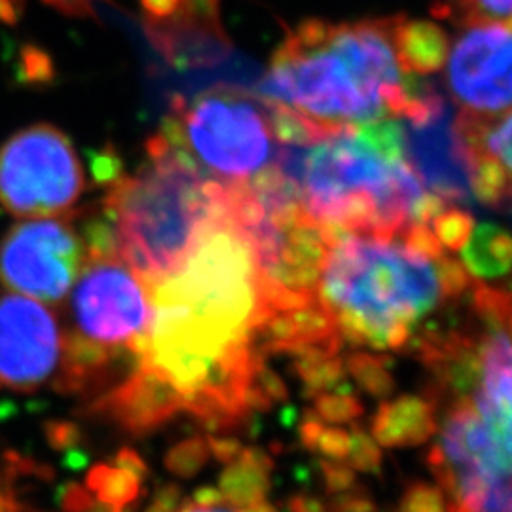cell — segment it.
<instances>
[{"mask_svg":"<svg viewBox=\"0 0 512 512\" xmlns=\"http://www.w3.org/2000/svg\"><path fill=\"white\" fill-rule=\"evenodd\" d=\"M162 133L209 179L232 186L272 167L279 148L268 103L232 86L177 97Z\"/></svg>","mask_w":512,"mask_h":512,"instance_id":"obj_6","label":"cell"},{"mask_svg":"<svg viewBox=\"0 0 512 512\" xmlns=\"http://www.w3.org/2000/svg\"><path fill=\"white\" fill-rule=\"evenodd\" d=\"M287 507L291 512H329V507L319 497L308 494L293 495L287 501Z\"/></svg>","mask_w":512,"mask_h":512,"instance_id":"obj_40","label":"cell"},{"mask_svg":"<svg viewBox=\"0 0 512 512\" xmlns=\"http://www.w3.org/2000/svg\"><path fill=\"white\" fill-rule=\"evenodd\" d=\"M65 338L54 313L27 296H0V385L33 391L61 365Z\"/></svg>","mask_w":512,"mask_h":512,"instance_id":"obj_13","label":"cell"},{"mask_svg":"<svg viewBox=\"0 0 512 512\" xmlns=\"http://www.w3.org/2000/svg\"><path fill=\"white\" fill-rule=\"evenodd\" d=\"M209 458L211 452L207 446V439L196 437L175 444L165 456V467L173 475L190 478L202 471Z\"/></svg>","mask_w":512,"mask_h":512,"instance_id":"obj_24","label":"cell"},{"mask_svg":"<svg viewBox=\"0 0 512 512\" xmlns=\"http://www.w3.org/2000/svg\"><path fill=\"white\" fill-rule=\"evenodd\" d=\"M219 4L220 0H183L179 18L150 31L169 37L224 38L220 31Z\"/></svg>","mask_w":512,"mask_h":512,"instance_id":"obj_20","label":"cell"},{"mask_svg":"<svg viewBox=\"0 0 512 512\" xmlns=\"http://www.w3.org/2000/svg\"><path fill=\"white\" fill-rule=\"evenodd\" d=\"M192 501L198 503V505H219V503H224L219 488H200L192 497Z\"/></svg>","mask_w":512,"mask_h":512,"instance_id":"obj_41","label":"cell"},{"mask_svg":"<svg viewBox=\"0 0 512 512\" xmlns=\"http://www.w3.org/2000/svg\"><path fill=\"white\" fill-rule=\"evenodd\" d=\"M274 461L262 448H243L238 459L220 475L219 490L226 505L245 509L266 499Z\"/></svg>","mask_w":512,"mask_h":512,"instance_id":"obj_18","label":"cell"},{"mask_svg":"<svg viewBox=\"0 0 512 512\" xmlns=\"http://www.w3.org/2000/svg\"><path fill=\"white\" fill-rule=\"evenodd\" d=\"M86 463H88V459H86V456H84L80 450H71V452L67 454V461H65V465H67L69 469H73V471L84 469Z\"/></svg>","mask_w":512,"mask_h":512,"instance_id":"obj_43","label":"cell"},{"mask_svg":"<svg viewBox=\"0 0 512 512\" xmlns=\"http://www.w3.org/2000/svg\"><path fill=\"white\" fill-rule=\"evenodd\" d=\"M181 488L175 484H164L152 499L145 512H179L181 505Z\"/></svg>","mask_w":512,"mask_h":512,"instance_id":"obj_36","label":"cell"},{"mask_svg":"<svg viewBox=\"0 0 512 512\" xmlns=\"http://www.w3.org/2000/svg\"><path fill=\"white\" fill-rule=\"evenodd\" d=\"M76 279L71 298L76 334L135 357L152 321L147 283L116 251L88 253Z\"/></svg>","mask_w":512,"mask_h":512,"instance_id":"obj_9","label":"cell"},{"mask_svg":"<svg viewBox=\"0 0 512 512\" xmlns=\"http://www.w3.org/2000/svg\"><path fill=\"white\" fill-rule=\"evenodd\" d=\"M315 414L330 423H348L363 414V406L349 389L338 387L315 397Z\"/></svg>","mask_w":512,"mask_h":512,"instance_id":"obj_25","label":"cell"},{"mask_svg":"<svg viewBox=\"0 0 512 512\" xmlns=\"http://www.w3.org/2000/svg\"><path fill=\"white\" fill-rule=\"evenodd\" d=\"M239 512H279L275 509L274 505H270V503H266V499L264 501H260V503H255V505H251V507H245V509H239Z\"/></svg>","mask_w":512,"mask_h":512,"instance_id":"obj_44","label":"cell"},{"mask_svg":"<svg viewBox=\"0 0 512 512\" xmlns=\"http://www.w3.org/2000/svg\"><path fill=\"white\" fill-rule=\"evenodd\" d=\"M427 463L448 512H512V461L495 458L492 442L465 397L446 401Z\"/></svg>","mask_w":512,"mask_h":512,"instance_id":"obj_7","label":"cell"},{"mask_svg":"<svg viewBox=\"0 0 512 512\" xmlns=\"http://www.w3.org/2000/svg\"><path fill=\"white\" fill-rule=\"evenodd\" d=\"M0 512H18V505L8 495L0 494Z\"/></svg>","mask_w":512,"mask_h":512,"instance_id":"obj_45","label":"cell"},{"mask_svg":"<svg viewBox=\"0 0 512 512\" xmlns=\"http://www.w3.org/2000/svg\"><path fill=\"white\" fill-rule=\"evenodd\" d=\"M321 467V475H323V482H325V488L330 494H342V492H348L355 482H357V476L353 467L344 465L342 461H332V459H321L319 463Z\"/></svg>","mask_w":512,"mask_h":512,"instance_id":"obj_29","label":"cell"},{"mask_svg":"<svg viewBox=\"0 0 512 512\" xmlns=\"http://www.w3.org/2000/svg\"><path fill=\"white\" fill-rule=\"evenodd\" d=\"M395 42L404 69L414 74L439 71L450 50L448 33L429 19H406L401 16L395 31Z\"/></svg>","mask_w":512,"mask_h":512,"instance_id":"obj_17","label":"cell"},{"mask_svg":"<svg viewBox=\"0 0 512 512\" xmlns=\"http://www.w3.org/2000/svg\"><path fill=\"white\" fill-rule=\"evenodd\" d=\"M444 65L458 114L486 120L511 110L512 18L461 27Z\"/></svg>","mask_w":512,"mask_h":512,"instance_id":"obj_11","label":"cell"},{"mask_svg":"<svg viewBox=\"0 0 512 512\" xmlns=\"http://www.w3.org/2000/svg\"><path fill=\"white\" fill-rule=\"evenodd\" d=\"M329 512H378V509L366 490H357L353 486L348 492L336 494L330 501Z\"/></svg>","mask_w":512,"mask_h":512,"instance_id":"obj_32","label":"cell"},{"mask_svg":"<svg viewBox=\"0 0 512 512\" xmlns=\"http://www.w3.org/2000/svg\"><path fill=\"white\" fill-rule=\"evenodd\" d=\"M399 21L401 16L298 23L272 57L258 97L291 112L313 141L401 118L412 90L395 42Z\"/></svg>","mask_w":512,"mask_h":512,"instance_id":"obj_3","label":"cell"},{"mask_svg":"<svg viewBox=\"0 0 512 512\" xmlns=\"http://www.w3.org/2000/svg\"><path fill=\"white\" fill-rule=\"evenodd\" d=\"M57 503L65 512H90L93 507L92 492L76 482H69L59 488Z\"/></svg>","mask_w":512,"mask_h":512,"instance_id":"obj_33","label":"cell"},{"mask_svg":"<svg viewBox=\"0 0 512 512\" xmlns=\"http://www.w3.org/2000/svg\"><path fill=\"white\" fill-rule=\"evenodd\" d=\"M433 14L448 19L458 29L512 18V0H442L433 6Z\"/></svg>","mask_w":512,"mask_h":512,"instance_id":"obj_22","label":"cell"},{"mask_svg":"<svg viewBox=\"0 0 512 512\" xmlns=\"http://www.w3.org/2000/svg\"><path fill=\"white\" fill-rule=\"evenodd\" d=\"M86 488L97 495L101 503L126 509L141 494V480L128 471L99 463L88 471Z\"/></svg>","mask_w":512,"mask_h":512,"instance_id":"obj_21","label":"cell"},{"mask_svg":"<svg viewBox=\"0 0 512 512\" xmlns=\"http://www.w3.org/2000/svg\"><path fill=\"white\" fill-rule=\"evenodd\" d=\"M92 410L109 416L129 433L145 435L184 412V403L173 385L135 365L122 384L93 403Z\"/></svg>","mask_w":512,"mask_h":512,"instance_id":"obj_15","label":"cell"},{"mask_svg":"<svg viewBox=\"0 0 512 512\" xmlns=\"http://www.w3.org/2000/svg\"><path fill=\"white\" fill-rule=\"evenodd\" d=\"M458 112L435 86H423L416 101L399 118L403 126L404 158L423 186L442 202L475 200L471 169L456 128Z\"/></svg>","mask_w":512,"mask_h":512,"instance_id":"obj_12","label":"cell"},{"mask_svg":"<svg viewBox=\"0 0 512 512\" xmlns=\"http://www.w3.org/2000/svg\"><path fill=\"white\" fill-rule=\"evenodd\" d=\"M114 463H116L118 469L128 471L129 475L139 478L141 482L147 478V463H145V459L141 458L133 448H122V450L116 454Z\"/></svg>","mask_w":512,"mask_h":512,"instance_id":"obj_37","label":"cell"},{"mask_svg":"<svg viewBox=\"0 0 512 512\" xmlns=\"http://www.w3.org/2000/svg\"><path fill=\"white\" fill-rule=\"evenodd\" d=\"M141 4L148 19L147 29H158L173 23L183 10V0H141Z\"/></svg>","mask_w":512,"mask_h":512,"instance_id":"obj_30","label":"cell"},{"mask_svg":"<svg viewBox=\"0 0 512 512\" xmlns=\"http://www.w3.org/2000/svg\"><path fill=\"white\" fill-rule=\"evenodd\" d=\"M348 368L359 385L370 395L385 399L393 391V380L387 370V361L382 357L359 353L349 359Z\"/></svg>","mask_w":512,"mask_h":512,"instance_id":"obj_23","label":"cell"},{"mask_svg":"<svg viewBox=\"0 0 512 512\" xmlns=\"http://www.w3.org/2000/svg\"><path fill=\"white\" fill-rule=\"evenodd\" d=\"M315 450H319L323 456L332 461H344L348 458L349 450H351V433L340 429V427H323Z\"/></svg>","mask_w":512,"mask_h":512,"instance_id":"obj_28","label":"cell"},{"mask_svg":"<svg viewBox=\"0 0 512 512\" xmlns=\"http://www.w3.org/2000/svg\"><path fill=\"white\" fill-rule=\"evenodd\" d=\"M147 287L152 321L137 365L173 385L184 412L209 431H230L264 412L260 338L272 310L255 247L230 203L183 264Z\"/></svg>","mask_w":512,"mask_h":512,"instance_id":"obj_1","label":"cell"},{"mask_svg":"<svg viewBox=\"0 0 512 512\" xmlns=\"http://www.w3.org/2000/svg\"><path fill=\"white\" fill-rule=\"evenodd\" d=\"M456 128L471 169L475 200L494 207L512 205V109L486 120L458 114Z\"/></svg>","mask_w":512,"mask_h":512,"instance_id":"obj_14","label":"cell"},{"mask_svg":"<svg viewBox=\"0 0 512 512\" xmlns=\"http://www.w3.org/2000/svg\"><path fill=\"white\" fill-rule=\"evenodd\" d=\"M395 512H448V501L439 486L414 482L404 490L399 509Z\"/></svg>","mask_w":512,"mask_h":512,"instance_id":"obj_26","label":"cell"},{"mask_svg":"<svg viewBox=\"0 0 512 512\" xmlns=\"http://www.w3.org/2000/svg\"><path fill=\"white\" fill-rule=\"evenodd\" d=\"M478 287L488 306L495 311V315L503 321V325L511 330L512 334V283L505 287H492L486 283H478Z\"/></svg>","mask_w":512,"mask_h":512,"instance_id":"obj_31","label":"cell"},{"mask_svg":"<svg viewBox=\"0 0 512 512\" xmlns=\"http://www.w3.org/2000/svg\"><path fill=\"white\" fill-rule=\"evenodd\" d=\"M44 2L67 16H74V18L92 16V0H44Z\"/></svg>","mask_w":512,"mask_h":512,"instance_id":"obj_39","label":"cell"},{"mask_svg":"<svg viewBox=\"0 0 512 512\" xmlns=\"http://www.w3.org/2000/svg\"><path fill=\"white\" fill-rule=\"evenodd\" d=\"M84 260L86 241L69 220H25L0 241V283L54 304L73 289Z\"/></svg>","mask_w":512,"mask_h":512,"instance_id":"obj_10","label":"cell"},{"mask_svg":"<svg viewBox=\"0 0 512 512\" xmlns=\"http://www.w3.org/2000/svg\"><path fill=\"white\" fill-rule=\"evenodd\" d=\"M179 512H234L230 507H226V503H219V505H198V503H188Z\"/></svg>","mask_w":512,"mask_h":512,"instance_id":"obj_42","label":"cell"},{"mask_svg":"<svg viewBox=\"0 0 512 512\" xmlns=\"http://www.w3.org/2000/svg\"><path fill=\"white\" fill-rule=\"evenodd\" d=\"M437 425V404L431 397L404 395L380 404L372 420V437L385 448L420 446L437 433Z\"/></svg>","mask_w":512,"mask_h":512,"instance_id":"obj_16","label":"cell"},{"mask_svg":"<svg viewBox=\"0 0 512 512\" xmlns=\"http://www.w3.org/2000/svg\"><path fill=\"white\" fill-rule=\"evenodd\" d=\"M148 162L110 184L105 209L116 249L147 285L175 272L203 230L228 211V186L209 179L160 131Z\"/></svg>","mask_w":512,"mask_h":512,"instance_id":"obj_5","label":"cell"},{"mask_svg":"<svg viewBox=\"0 0 512 512\" xmlns=\"http://www.w3.org/2000/svg\"><path fill=\"white\" fill-rule=\"evenodd\" d=\"M209 452L215 459H219L220 463H232L234 459H238L243 446L236 439H219V437H209L207 439Z\"/></svg>","mask_w":512,"mask_h":512,"instance_id":"obj_38","label":"cell"},{"mask_svg":"<svg viewBox=\"0 0 512 512\" xmlns=\"http://www.w3.org/2000/svg\"><path fill=\"white\" fill-rule=\"evenodd\" d=\"M46 439L55 450H69L82 440V431L69 421H50L46 425Z\"/></svg>","mask_w":512,"mask_h":512,"instance_id":"obj_34","label":"cell"},{"mask_svg":"<svg viewBox=\"0 0 512 512\" xmlns=\"http://www.w3.org/2000/svg\"><path fill=\"white\" fill-rule=\"evenodd\" d=\"M84 184L73 143L55 126L21 129L0 147V205L14 217L65 215Z\"/></svg>","mask_w":512,"mask_h":512,"instance_id":"obj_8","label":"cell"},{"mask_svg":"<svg viewBox=\"0 0 512 512\" xmlns=\"http://www.w3.org/2000/svg\"><path fill=\"white\" fill-rule=\"evenodd\" d=\"M471 287L431 226L327 230L313 302L344 346L384 353L414 342L421 323Z\"/></svg>","mask_w":512,"mask_h":512,"instance_id":"obj_2","label":"cell"},{"mask_svg":"<svg viewBox=\"0 0 512 512\" xmlns=\"http://www.w3.org/2000/svg\"><path fill=\"white\" fill-rule=\"evenodd\" d=\"M459 253L467 274L482 281L507 277L512 272V234L497 224L473 226Z\"/></svg>","mask_w":512,"mask_h":512,"instance_id":"obj_19","label":"cell"},{"mask_svg":"<svg viewBox=\"0 0 512 512\" xmlns=\"http://www.w3.org/2000/svg\"><path fill=\"white\" fill-rule=\"evenodd\" d=\"M90 512H126L124 509H118V507H112V505H107V503H93L92 509Z\"/></svg>","mask_w":512,"mask_h":512,"instance_id":"obj_46","label":"cell"},{"mask_svg":"<svg viewBox=\"0 0 512 512\" xmlns=\"http://www.w3.org/2000/svg\"><path fill=\"white\" fill-rule=\"evenodd\" d=\"M23 74L27 80H50L52 78V61L46 54L35 48H27L23 52Z\"/></svg>","mask_w":512,"mask_h":512,"instance_id":"obj_35","label":"cell"},{"mask_svg":"<svg viewBox=\"0 0 512 512\" xmlns=\"http://www.w3.org/2000/svg\"><path fill=\"white\" fill-rule=\"evenodd\" d=\"M349 463L353 469L361 473H380L382 467V452L378 442L365 429L353 427L351 431V450H349Z\"/></svg>","mask_w":512,"mask_h":512,"instance_id":"obj_27","label":"cell"},{"mask_svg":"<svg viewBox=\"0 0 512 512\" xmlns=\"http://www.w3.org/2000/svg\"><path fill=\"white\" fill-rule=\"evenodd\" d=\"M272 165L293 186L302 211L327 230L431 226L450 207L423 186L406 158L376 147L359 128L279 143Z\"/></svg>","mask_w":512,"mask_h":512,"instance_id":"obj_4","label":"cell"}]
</instances>
